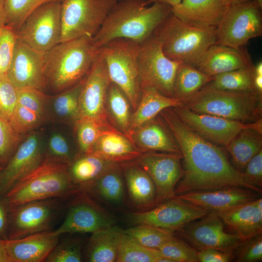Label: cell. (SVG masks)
I'll return each mask as SVG.
<instances>
[{"mask_svg":"<svg viewBox=\"0 0 262 262\" xmlns=\"http://www.w3.org/2000/svg\"><path fill=\"white\" fill-rule=\"evenodd\" d=\"M160 114L176 141L183 159L184 170L175 189L176 196L227 187L262 192L247 182L243 172L233 167L219 146L189 128L172 108H166Z\"/></svg>","mask_w":262,"mask_h":262,"instance_id":"obj_1","label":"cell"},{"mask_svg":"<svg viewBox=\"0 0 262 262\" xmlns=\"http://www.w3.org/2000/svg\"><path fill=\"white\" fill-rule=\"evenodd\" d=\"M99 53L93 36L61 42L44 55V92L53 95L83 80Z\"/></svg>","mask_w":262,"mask_h":262,"instance_id":"obj_2","label":"cell"},{"mask_svg":"<svg viewBox=\"0 0 262 262\" xmlns=\"http://www.w3.org/2000/svg\"><path fill=\"white\" fill-rule=\"evenodd\" d=\"M147 0H120L112 8L102 26L93 37L99 48L116 38H126L142 44L171 12L165 4Z\"/></svg>","mask_w":262,"mask_h":262,"instance_id":"obj_3","label":"cell"},{"mask_svg":"<svg viewBox=\"0 0 262 262\" xmlns=\"http://www.w3.org/2000/svg\"><path fill=\"white\" fill-rule=\"evenodd\" d=\"M180 107L199 114L253 123L262 119V93L221 90L206 84L182 100Z\"/></svg>","mask_w":262,"mask_h":262,"instance_id":"obj_4","label":"cell"},{"mask_svg":"<svg viewBox=\"0 0 262 262\" xmlns=\"http://www.w3.org/2000/svg\"><path fill=\"white\" fill-rule=\"evenodd\" d=\"M68 165L45 159L2 198L9 208L32 201L69 198L79 191L71 179Z\"/></svg>","mask_w":262,"mask_h":262,"instance_id":"obj_5","label":"cell"},{"mask_svg":"<svg viewBox=\"0 0 262 262\" xmlns=\"http://www.w3.org/2000/svg\"><path fill=\"white\" fill-rule=\"evenodd\" d=\"M152 34L168 58L191 65L208 48L216 43V29L189 25L176 17L172 12Z\"/></svg>","mask_w":262,"mask_h":262,"instance_id":"obj_6","label":"cell"},{"mask_svg":"<svg viewBox=\"0 0 262 262\" xmlns=\"http://www.w3.org/2000/svg\"><path fill=\"white\" fill-rule=\"evenodd\" d=\"M140 46L133 40L116 38L98 48L111 82L124 92L134 110L142 93L138 64Z\"/></svg>","mask_w":262,"mask_h":262,"instance_id":"obj_7","label":"cell"},{"mask_svg":"<svg viewBox=\"0 0 262 262\" xmlns=\"http://www.w3.org/2000/svg\"><path fill=\"white\" fill-rule=\"evenodd\" d=\"M118 0H63L61 41L94 36Z\"/></svg>","mask_w":262,"mask_h":262,"instance_id":"obj_8","label":"cell"},{"mask_svg":"<svg viewBox=\"0 0 262 262\" xmlns=\"http://www.w3.org/2000/svg\"><path fill=\"white\" fill-rule=\"evenodd\" d=\"M66 199L51 198L38 200L9 208L7 239H18L49 231L66 207Z\"/></svg>","mask_w":262,"mask_h":262,"instance_id":"obj_9","label":"cell"},{"mask_svg":"<svg viewBox=\"0 0 262 262\" xmlns=\"http://www.w3.org/2000/svg\"><path fill=\"white\" fill-rule=\"evenodd\" d=\"M61 2L45 3L32 12L16 31L17 38L42 53L60 43Z\"/></svg>","mask_w":262,"mask_h":262,"instance_id":"obj_10","label":"cell"},{"mask_svg":"<svg viewBox=\"0 0 262 262\" xmlns=\"http://www.w3.org/2000/svg\"><path fill=\"white\" fill-rule=\"evenodd\" d=\"M262 9L253 0L230 5L216 28V43L241 48L261 36Z\"/></svg>","mask_w":262,"mask_h":262,"instance_id":"obj_11","label":"cell"},{"mask_svg":"<svg viewBox=\"0 0 262 262\" xmlns=\"http://www.w3.org/2000/svg\"><path fill=\"white\" fill-rule=\"evenodd\" d=\"M181 63L166 56L152 34L140 46L138 64L141 89H153L173 97L175 76Z\"/></svg>","mask_w":262,"mask_h":262,"instance_id":"obj_12","label":"cell"},{"mask_svg":"<svg viewBox=\"0 0 262 262\" xmlns=\"http://www.w3.org/2000/svg\"><path fill=\"white\" fill-rule=\"evenodd\" d=\"M208 213V211L176 196L150 209L131 213L128 219L134 225H148L174 232L181 230L190 222Z\"/></svg>","mask_w":262,"mask_h":262,"instance_id":"obj_13","label":"cell"},{"mask_svg":"<svg viewBox=\"0 0 262 262\" xmlns=\"http://www.w3.org/2000/svg\"><path fill=\"white\" fill-rule=\"evenodd\" d=\"M72 198L65 219L54 230L57 234L93 233L115 225L112 215L87 193L79 191Z\"/></svg>","mask_w":262,"mask_h":262,"instance_id":"obj_14","label":"cell"},{"mask_svg":"<svg viewBox=\"0 0 262 262\" xmlns=\"http://www.w3.org/2000/svg\"><path fill=\"white\" fill-rule=\"evenodd\" d=\"M189 128L206 140L225 147L242 130L252 128L262 131V119L245 123L211 115L199 114L187 108H172Z\"/></svg>","mask_w":262,"mask_h":262,"instance_id":"obj_15","label":"cell"},{"mask_svg":"<svg viewBox=\"0 0 262 262\" xmlns=\"http://www.w3.org/2000/svg\"><path fill=\"white\" fill-rule=\"evenodd\" d=\"M27 135L0 172V198L45 159L44 131L36 130Z\"/></svg>","mask_w":262,"mask_h":262,"instance_id":"obj_16","label":"cell"},{"mask_svg":"<svg viewBox=\"0 0 262 262\" xmlns=\"http://www.w3.org/2000/svg\"><path fill=\"white\" fill-rule=\"evenodd\" d=\"M181 154L148 151L134 160L150 176L156 189L157 205L176 196L182 174Z\"/></svg>","mask_w":262,"mask_h":262,"instance_id":"obj_17","label":"cell"},{"mask_svg":"<svg viewBox=\"0 0 262 262\" xmlns=\"http://www.w3.org/2000/svg\"><path fill=\"white\" fill-rule=\"evenodd\" d=\"M224 225L217 213H209L180 230L187 243L196 250L214 248L233 252L242 240L235 234L226 232Z\"/></svg>","mask_w":262,"mask_h":262,"instance_id":"obj_18","label":"cell"},{"mask_svg":"<svg viewBox=\"0 0 262 262\" xmlns=\"http://www.w3.org/2000/svg\"><path fill=\"white\" fill-rule=\"evenodd\" d=\"M111 82L105 62L98 53L84 79L79 97V119L108 121L106 103Z\"/></svg>","mask_w":262,"mask_h":262,"instance_id":"obj_19","label":"cell"},{"mask_svg":"<svg viewBox=\"0 0 262 262\" xmlns=\"http://www.w3.org/2000/svg\"><path fill=\"white\" fill-rule=\"evenodd\" d=\"M44 55L17 38L7 75L17 89L44 92Z\"/></svg>","mask_w":262,"mask_h":262,"instance_id":"obj_20","label":"cell"},{"mask_svg":"<svg viewBox=\"0 0 262 262\" xmlns=\"http://www.w3.org/2000/svg\"><path fill=\"white\" fill-rule=\"evenodd\" d=\"M47 108L48 96L43 91L19 89L17 103L9 123L20 134H27L48 120Z\"/></svg>","mask_w":262,"mask_h":262,"instance_id":"obj_21","label":"cell"},{"mask_svg":"<svg viewBox=\"0 0 262 262\" xmlns=\"http://www.w3.org/2000/svg\"><path fill=\"white\" fill-rule=\"evenodd\" d=\"M256 193L246 188L227 187L189 192L176 196L209 213H217L256 199Z\"/></svg>","mask_w":262,"mask_h":262,"instance_id":"obj_22","label":"cell"},{"mask_svg":"<svg viewBox=\"0 0 262 262\" xmlns=\"http://www.w3.org/2000/svg\"><path fill=\"white\" fill-rule=\"evenodd\" d=\"M252 65L248 53L242 47L234 48L215 43L192 66L206 74L214 76Z\"/></svg>","mask_w":262,"mask_h":262,"instance_id":"obj_23","label":"cell"},{"mask_svg":"<svg viewBox=\"0 0 262 262\" xmlns=\"http://www.w3.org/2000/svg\"><path fill=\"white\" fill-rule=\"evenodd\" d=\"M230 5L227 0H181L171 12L189 25L216 29Z\"/></svg>","mask_w":262,"mask_h":262,"instance_id":"obj_24","label":"cell"},{"mask_svg":"<svg viewBox=\"0 0 262 262\" xmlns=\"http://www.w3.org/2000/svg\"><path fill=\"white\" fill-rule=\"evenodd\" d=\"M61 235L49 230L5 240L10 262H45Z\"/></svg>","mask_w":262,"mask_h":262,"instance_id":"obj_25","label":"cell"},{"mask_svg":"<svg viewBox=\"0 0 262 262\" xmlns=\"http://www.w3.org/2000/svg\"><path fill=\"white\" fill-rule=\"evenodd\" d=\"M225 225L242 241L262 232V198L242 204L225 212L217 213Z\"/></svg>","mask_w":262,"mask_h":262,"instance_id":"obj_26","label":"cell"},{"mask_svg":"<svg viewBox=\"0 0 262 262\" xmlns=\"http://www.w3.org/2000/svg\"><path fill=\"white\" fill-rule=\"evenodd\" d=\"M130 200L138 211L157 205L154 184L149 175L135 161L121 163Z\"/></svg>","mask_w":262,"mask_h":262,"instance_id":"obj_27","label":"cell"},{"mask_svg":"<svg viewBox=\"0 0 262 262\" xmlns=\"http://www.w3.org/2000/svg\"><path fill=\"white\" fill-rule=\"evenodd\" d=\"M80 191L93 199L114 208L123 205L126 199V185L121 163L112 167Z\"/></svg>","mask_w":262,"mask_h":262,"instance_id":"obj_28","label":"cell"},{"mask_svg":"<svg viewBox=\"0 0 262 262\" xmlns=\"http://www.w3.org/2000/svg\"><path fill=\"white\" fill-rule=\"evenodd\" d=\"M141 151H162L180 154L172 133L161 122L153 119L141 126L128 136Z\"/></svg>","mask_w":262,"mask_h":262,"instance_id":"obj_29","label":"cell"},{"mask_svg":"<svg viewBox=\"0 0 262 262\" xmlns=\"http://www.w3.org/2000/svg\"><path fill=\"white\" fill-rule=\"evenodd\" d=\"M92 153L112 162L122 163L135 160L143 152L127 135L115 129L98 138Z\"/></svg>","mask_w":262,"mask_h":262,"instance_id":"obj_30","label":"cell"},{"mask_svg":"<svg viewBox=\"0 0 262 262\" xmlns=\"http://www.w3.org/2000/svg\"><path fill=\"white\" fill-rule=\"evenodd\" d=\"M182 100L166 96L151 88L142 89L141 98L132 115L129 135L133 131L153 119L163 110L169 108L180 107Z\"/></svg>","mask_w":262,"mask_h":262,"instance_id":"obj_31","label":"cell"},{"mask_svg":"<svg viewBox=\"0 0 262 262\" xmlns=\"http://www.w3.org/2000/svg\"><path fill=\"white\" fill-rule=\"evenodd\" d=\"M123 230L114 225L92 233L86 249V261L116 262Z\"/></svg>","mask_w":262,"mask_h":262,"instance_id":"obj_32","label":"cell"},{"mask_svg":"<svg viewBox=\"0 0 262 262\" xmlns=\"http://www.w3.org/2000/svg\"><path fill=\"white\" fill-rule=\"evenodd\" d=\"M84 79L61 93L48 95V120L74 125L79 119V97Z\"/></svg>","mask_w":262,"mask_h":262,"instance_id":"obj_33","label":"cell"},{"mask_svg":"<svg viewBox=\"0 0 262 262\" xmlns=\"http://www.w3.org/2000/svg\"><path fill=\"white\" fill-rule=\"evenodd\" d=\"M225 148L230 155L232 165L243 172L250 160L262 149V131L244 129Z\"/></svg>","mask_w":262,"mask_h":262,"instance_id":"obj_34","label":"cell"},{"mask_svg":"<svg viewBox=\"0 0 262 262\" xmlns=\"http://www.w3.org/2000/svg\"><path fill=\"white\" fill-rule=\"evenodd\" d=\"M117 164L106 160L93 154H78L68 165V172L73 184L80 191Z\"/></svg>","mask_w":262,"mask_h":262,"instance_id":"obj_35","label":"cell"},{"mask_svg":"<svg viewBox=\"0 0 262 262\" xmlns=\"http://www.w3.org/2000/svg\"><path fill=\"white\" fill-rule=\"evenodd\" d=\"M190 64L182 63L177 69L173 97L180 100L192 96L213 79Z\"/></svg>","mask_w":262,"mask_h":262,"instance_id":"obj_36","label":"cell"},{"mask_svg":"<svg viewBox=\"0 0 262 262\" xmlns=\"http://www.w3.org/2000/svg\"><path fill=\"white\" fill-rule=\"evenodd\" d=\"M117 262H172L163 256L158 249L146 247L124 230L119 243Z\"/></svg>","mask_w":262,"mask_h":262,"instance_id":"obj_37","label":"cell"},{"mask_svg":"<svg viewBox=\"0 0 262 262\" xmlns=\"http://www.w3.org/2000/svg\"><path fill=\"white\" fill-rule=\"evenodd\" d=\"M73 125L79 150L78 154L92 153L98 138L108 131L115 129L108 121L90 119H79Z\"/></svg>","mask_w":262,"mask_h":262,"instance_id":"obj_38","label":"cell"},{"mask_svg":"<svg viewBox=\"0 0 262 262\" xmlns=\"http://www.w3.org/2000/svg\"><path fill=\"white\" fill-rule=\"evenodd\" d=\"M106 110L116 126L127 135L131 124L132 115L131 103L124 92L111 82L106 97Z\"/></svg>","mask_w":262,"mask_h":262,"instance_id":"obj_39","label":"cell"},{"mask_svg":"<svg viewBox=\"0 0 262 262\" xmlns=\"http://www.w3.org/2000/svg\"><path fill=\"white\" fill-rule=\"evenodd\" d=\"M254 65H252L217 75L214 76L213 79L207 84L221 90L256 91L254 85Z\"/></svg>","mask_w":262,"mask_h":262,"instance_id":"obj_40","label":"cell"},{"mask_svg":"<svg viewBox=\"0 0 262 262\" xmlns=\"http://www.w3.org/2000/svg\"><path fill=\"white\" fill-rule=\"evenodd\" d=\"M55 1L63 0H5L6 25L16 32L36 8L45 3Z\"/></svg>","mask_w":262,"mask_h":262,"instance_id":"obj_41","label":"cell"},{"mask_svg":"<svg viewBox=\"0 0 262 262\" xmlns=\"http://www.w3.org/2000/svg\"><path fill=\"white\" fill-rule=\"evenodd\" d=\"M124 231L142 245L154 249L174 236L171 231L145 225H135Z\"/></svg>","mask_w":262,"mask_h":262,"instance_id":"obj_42","label":"cell"},{"mask_svg":"<svg viewBox=\"0 0 262 262\" xmlns=\"http://www.w3.org/2000/svg\"><path fill=\"white\" fill-rule=\"evenodd\" d=\"M45 159L69 165L77 156L72 150L66 137L59 131L49 134L45 146Z\"/></svg>","mask_w":262,"mask_h":262,"instance_id":"obj_43","label":"cell"},{"mask_svg":"<svg viewBox=\"0 0 262 262\" xmlns=\"http://www.w3.org/2000/svg\"><path fill=\"white\" fill-rule=\"evenodd\" d=\"M61 237L45 262H82V254L81 242L76 238L69 237L61 239Z\"/></svg>","mask_w":262,"mask_h":262,"instance_id":"obj_44","label":"cell"},{"mask_svg":"<svg viewBox=\"0 0 262 262\" xmlns=\"http://www.w3.org/2000/svg\"><path fill=\"white\" fill-rule=\"evenodd\" d=\"M23 137L0 115V168L7 164Z\"/></svg>","mask_w":262,"mask_h":262,"instance_id":"obj_45","label":"cell"},{"mask_svg":"<svg viewBox=\"0 0 262 262\" xmlns=\"http://www.w3.org/2000/svg\"><path fill=\"white\" fill-rule=\"evenodd\" d=\"M172 262H197V250L187 243L173 236L158 249Z\"/></svg>","mask_w":262,"mask_h":262,"instance_id":"obj_46","label":"cell"},{"mask_svg":"<svg viewBox=\"0 0 262 262\" xmlns=\"http://www.w3.org/2000/svg\"><path fill=\"white\" fill-rule=\"evenodd\" d=\"M18 98V89L6 73H0V115L9 122Z\"/></svg>","mask_w":262,"mask_h":262,"instance_id":"obj_47","label":"cell"},{"mask_svg":"<svg viewBox=\"0 0 262 262\" xmlns=\"http://www.w3.org/2000/svg\"><path fill=\"white\" fill-rule=\"evenodd\" d=\"M16 40V32L12 28L6 25L0 28V73H6Z\"/></svg>","mask_w":262,"mask_h":262,"instance_id":"obj_48","label":"cell"},{"mask_svg":"<svg viewBox=\"0 0 262 262\" xmlns=\"http://www.w3.org/2000/svg\"><path fill=\"white\" fill-rule=\"evenodd\" d=\"M236 259L238 262H254L262 259V233L242 241L237 247Z\"/></svg>","mask_w":262,"mask_h":262,"instance_id":"obj_49","label":"cell"},{"mask_svg":"<svg viewBox=\"0 0 262 262\" xmlns=\"http://www.w3.org/2000/svg\"><path fill=\"white\" fill-rule=\"evenodd\" d=\"M243 173L247 183L262 190V149L250 160Z\"/></svg>","mask_w":262,"mask_h":262,"instance_id":"obj_50","label":"cell"},{"mask_svg":"<svg viewBox=\"0 0 262 262\" xmlns=\"http://www.w3.org/2000/svg\"><path fill=\"white\" fill-rule=\"evenodd\" d=\"M197 257L201 262H229L234 256L232 251L206 248L197 251Z\"/></svg>","mask_w":262,"mask_h":262,"instance_id":"obj_51","label":"cell"},{"mask_svg":"<svg viewBox=\"0 0 262 262\" xmlns=\"http://www.w3.org/2000/svg\"><path fill=\"white\" fill-rule=\"evenodd\" d=\"M9 208L2 198H0V239H7Z\"/></svg>","mask_w":262,"mask_h":262,"instance_id":"obj_52","label":"cell"},{"mask_svg":"<svg viewBox=\"0 0 262 262\" xmlns=\"http://www.w3.org/2000/svg\"><path fill=\"white\" fill-rule=\"evenodd\" d=\"M0 262H10L5 244V240L1 239H0Z\"/></svg>","mask_w":262,"mask_h":262,"instance_id":"obj_53","label":"cell"},{"mask_svg":"<svg viewBox=\"0 0 262 262\" xmlns=\"http://www.w3.org/2000/svg\"><path fill=\"white\" fill-rule=\"evenodd\" d=\"M5 1V0H0V28L6 23Z\"/></svg>","mask_w":262,"mask_h":262,"instance_id":"obj_54","label":"cell"},{"mask_svg":"<svg viewBox=\"0 0 262 262\" xmlns=\"http://www.w3.org/2000/svg\"><path fill=\"white\" fill-rule=\"evenodd\" d=\"M148 2L150 3H160L165 4L169 5L171 7H175L179 5L181 2V0H147Z\"/></svg>","mask_w":262,"mask_h":262,"instance_id":"obj_55","label":"cell"},{"mask_svg":"<svg viewBox=\"0 0 262 262\" xmlns=\"http://www.w3.org/2000/svg\"><path fill=\"white\" fill-rule=\"evenodd\" d=\"M254 85L257 91L262 93V75L255 74L254 77Z\"/></svg>","mask_w":262,"mask_h":262,"instance_id":"obj_56","label":"cell"},{"mask_svg":"<svg viewBox=\"0 0 262 262\" xmlns=\"http://www.w3.org/2000/svg\"><path fill=\"white\" fill-rule=\"evenodd\" d=\"M254 73L256 75H262V62H259L256 65L254 66Z\"/></svg>","mask_w":262,"mask_h":262,"instance_id":"obj_57","label":"cell"},{"mask_svg":"<svg viewBox=\"0 0 262 262\" xmlns=\"http://www.w3.org/2000/svg\"><path fill=\"white\" fill-rule=\"evenodd\" d=\"M227 0L231 5V4L243 3V2L248 1L251 0Z\"/></svg>","mask_w":262,"mask_h":262,"instance_id":"obj_58","label":"cell"},{"mask_svg":"<svg viewBox=\"0 0 262 262\" xmlns=\"http://www.w3.org/2000/svg\"><path fill=\"white\" fill-rule=\"evenodd\" d=\"M255 1L260 6L262 7V0H253Z\"/></svg>","mask_w":262,"mask_h":262,"instance_id":"obj_59","label":"cell"},{"mask_svg":"<svg viewBox=\"0 0 262 262\" xmlns=\"http://www.w3.org/2000/svg\"><path fill=\"white\" fill-rule=\"evenodd\" d=\"M3 168H0V172L1 171V170Z\"/></svg>","mask_w":262,"mask_h":262,"instance_id":"obj_60","label":"cell"}]
</instances>
